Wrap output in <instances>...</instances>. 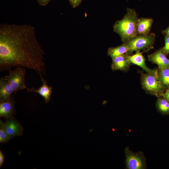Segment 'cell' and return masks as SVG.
I'll return each mask as SVG.
<instances>
[{"label":"cell","mask_w":169,"mask_h":169,"mask_svg":"<svg viewBox=\"0 0 169 169\" xmlns=\"http://www.w3.org/2000/svg\"><path fill=\"white\" fill-rule=\"evenodd\" d=\"M44 52L34 27L27 24H0V71L25 67L44 73Z\"/></svg>","instance_id":"obj_1"},{"label":"cell","mask_w":169,"mask_h":169,"mask_svg":"<svg viewBox=\"0 0 169 169\" xmlns=\"http://www.w3.org/2000/svg\"><path fill=\"white\" fill-rule=\"evenodd\" d=\"M126 13L122 19L115 22L114 31L120 36L121 41L125 42L137 36L136 26L138 18L135 10L127 8Z\"/></svg>","instance_id":"obj_2"},{"label":"cell","mask_w":169,"mask_h":169,"mask_svg":"<svg viewBox=\"0 0 169 169\" xmlns=\"http://www.w3.org/2000/svg\"><path fill=\"white\" fill-rule=\"evenodd\" d=\"M158 69L150 73L141 72L140 81L142 87L148 94L154 95L157 98L162 96L165 88L158 79Z\"/></svg>","instance_id":"obj_3"},{"label":"cell","mask_w":169,"mask_h":169,"mask_svg":"<svg viewBox=\"0 0 169 169\" xmlns=\"http://www.w3.org/2000/svg\"><path fill=\"white\" fill-rule=\"evenodd\" d=\"M155 34L154 33L146 35H138L124 43L128 49V54L134 52L148 51L153 48L155 43Z\"/></svg>","instance_id":"obj_4"},{"label":"cell","mask_w":169,"mask_h":169,"mask_svg":"<svg viewBox=\"0 0 169 169\" xmlns=\"http://www.w3.org/2000/svg\"><path fill=\"white\" fill-rule=\"evenodd\" d=\"M126 168L143 169L146 168V158L142 152L135 153L127 147L125 150Z\"/></svg>","instance_id":"obj_5"},{"label":"cell","mask_w":169,"mask_h":169,"mask_svg":"<svg viewBox=\"0 0 169 169\" xmlns=\"http://www.w3.org/2000/svg\"><path fill=\"white\" fill-rule=\"evenodd\" d=\"M7 80L14 91V95L17 91L26 89L25 76L26 70L22 67H18L13 70H9Z\"/></svg>","instance_id":"obj_6"},{"label":"cell","mask_w":169,"mask_h":169,"mask_svg":"<svg viewBox=\"0 0 169 169\" xmlns=\"http://www.w3.org/2000/svg\"><path fill=\"white\" fill-rule=\"evenodd\" d=\"M40 76L41 80L42 82V85L38 89L36 90L33 87L27 88V92H35L38 93L44 99V103L48 102L51 99V96L52 92V86L48 85L47 81L42 76L41 73H39Z\"/></svg>","instance_id":"obj_7"},{"label":"cell","mask_w":169,"mask_h":169,"mask_svg":"<svg viewBox=\"0 0 169 169\" xmlns=\"http://www.w3.org/2000/svg\"><path fill=\"white\" fill-rule=\"evenodd\" d=\"M148 60L158 65L160 69L169 68V59L163 53L161 49L148 56Z\"/></svg>","instance_id":"obj_8"},{"label":"cell","mask_w":169,"mask_h":169,"mask_svg":"<svg viewBox=\"0 0 169 169\" xmlns=\"http://www.w3.org/2000/svg\"><path fill=\"white\" fill-rule=\"evenodd\" d=\"M143 52L137 51L134 54H125L126 58L131 64L136 65L141 67L147 73L153 72L155 69H151L146 66L145 59L142 55Z\"/></svg>","instance_id":"obj_9"},{"label":"cell","mask_w":169,"mask_h":169,"mask_svg":"<svg viewBox=\"0 0 169 169\" xmlns=\"http://www.w3.org/2000/svg\"><path fill=\"white\" fill-rule=\"evenodd\" d=\"M15 103L14 95L8 100L0 102V116L1 117L10 119L15 113L14 104Z\"/></svg>","instance_id":"obj_10"},{"label":"cell","mask_w":169,"mask_h":169,"mask_svg":"<svg viewBox=\"0 0 169 169\" xmlns=\"http://www.w3.org/2000/svg\"><path fill=\"white\" fill-rule=\"evenodd\" d=\"M7 76L6 75L0 79V102L9 100L14 93L10 84L7 80Z\"/></svg>","instance_id":"obj_11"},{"label":"cell","mask_w":169,"mask_h":169,"mask_svg":"<svg viewBox=\"0 0 169 169\" xmlns=\"http://www.w3.org/2000/svg\"><path fill=\"white\" fill-rule=\"evenodd\" d=\"M111 68L114 71L127 72L132 64L127 60L125 54L112 59Z\"/></svg>","instance_id":"obj_12"},{"label":"cell","mask_w":169,"mask_h":169,"mask_svg":"<svg viewBox=\"0 0 169 169\" xmlns=\"http://www.w3.org/2000/svg\"><path fill=\"white\" fill-rule=\"evenodd\" d=\"M153 23V19L150 18H138L136 26L137 35H146L149 33Z\"/></svg>","instance_id":"obj_13"},{"label":"cell","mask_w":169,"mask_h":169,"mask_svg":"<svg viewBox=\"0 0 169 169\" xmlns=\"http://www.w3.org/2000/svg\"><path fill=\"white\" fill-rule=\"evenodd\" d=\"M7 120L4 123V128L7 133L13 137L21 135V126L17 121L12 118Z\"/></svg>","instance_id":"obj_14"},{"label":"cell","mask_w":169,"mask_h":169,"mask_svg":"<svg viewBox=\"0 0 169 169\" xmlns=\"http://www.w3.org/2000/svg\"><path fill=\"white\" fill-rule=\"evenodd\" d=\"M128 49L126 45L123 43L121 45L108 49L107 54L112 59L128 53Z\"/></svg>","instance_id":"obj_15"},{"label":"cell","mask_w":169,"mask_h":169,"mask_svg":"<svg viewBox=\"0 0 169 169\" xmlns=\"http://www.w3.org/2000/svg\"><path fill=\"white\" fill-rule=\"evenodd\" d=\"M156 106L158 111L162 115L169 114V101L162 96L158 97Z\"/></svg>","instance_id":"obj_16"},{"label":"cell","mask_w":169,"mask_h":169,"mask_svg":"<svg viewBox=\"0 0 169 169\" xmlns=\"http://www.w3.org/2000/svg\"><path fill=\"white\" fill-rule=\"evenodd\" d=\"M158 77L162 85L165 88L169 87V68L162 69H158Z\"/></svg>","instance_id":"obj_17"},{"label":"cell","mask_w":169,"mask_h":169,"mask_svg":"<svg viewBox=\"0 0 169 169\" xmlns=\"http://www.w3.org/2000/svg\"><path fill=\"white\" fill-rule=\"evenodd\" d=\"M4 123L0 120V142L4 143L8 141L13 137L8 134L4 129Z\"/></svg>","instance_id":"obj_18"},{"label":"cell","mask_w":169,"mask_h":169,"mask_svg":"<svg viewBox=\"0 0 169 169\" xmlns=\"http://www.w3.org/2000/svg\"><path fill=\"white\" fill-rule=\"evenodd\" d=\"M165 45L161 50L163 53L167 55L169 54V37L165 36Z\"/></svg>","instance_id":"obj_19"},{"label":"cell","mask_w":169,"mask_h":169,"mask_svg":"<svg viewBox=\"0 0 169 169\" xmlns=\"http://www.w3.org/2000/svg\"><path fill=\"white\" fill-rule=\"evenodd\" d=\"M70 5L74 8H75L79 6L83 0H69Z\"/></svg>","instance_id":"obj_20"},{"label":"cell","mask_w":169,"mask_h":169,"mask_svg":"<svg viewBox=\"0 0 169 169\" xmlns=\"http://www.w3.org/2000/svg\"><path fill=\"white\" fill-rule=\"evenodd\" d=\"M38 4L42 6H45L52 0H37Z\"/></svg>","instance_id":"obj_21"},{"label":"cell","mask_w":169,"mask_h":169,"mask_svg":"<svg viewBox=\"0 0 169 169\" xmlns=\"http://www.w3.org/2000/svg\"><path fill=\"white\" fill-rule=\"evenodd\" d=\"M165 99L169 101V89H167L162 96Z\"/></svg>","instance_id":"obj_22"},{"label":"cell","mask_w":169,"mask_h":169,"mask_svg":"<svg viewBox=\"0 0 169 169\" xmlns=\"http://www.w3.org/2000/svg\"><path fill=\"white\" fill-rule=\"evenodd\" d=\"M4 161V156L2 152L0 151V166L1 167Z\"/></svg>","instance_id":"obj_23"},{"label":"cell","mask_w":169,"mask_h":169,"mask_svg":"<svg viewBox=\"0 0 169 169\" xmlns=\"http://www.w3.org/2000/svg\"><path fill=\"white\" fill-rule=\"evenodd\" d=\"M162 32L165 34V36L169 37V26L166 29L162 31Z\"/></svg>","instance_id":"obj_24"},{"label":"cell","mask_w":169,"mask_h":169,"mask_svg":"<svg viewBox=\"0 0 169 169\" xmlns=\"http://www.w3.org/2000/svg\"><path fill=\"white\" fill-rule=\"evenodd\" d=\"M167 89H169V87H168V88Z\"/></svg>","instance_id":"obj_25"}]
</instances>
